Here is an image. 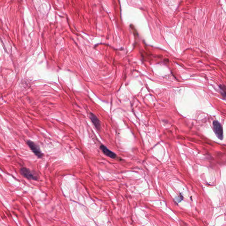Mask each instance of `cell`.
Segmentation results:
<instances>
[{"label": "cell", "instance_id": "1", "mask_svg": "<svg viewBox=\"0 0 226 226\" xmlns=\"http://www.w3.org/2000/svg\"><path fill=\"white\" fill-rule=\"evenodd\" d=\"M27 144L32 152L38 158H42L43 156L44 155L42 152L41 150L38 145L30 140H28Z\"/></svg>", "mask_w": 226, "mask_h": 226}, {"label": "cell", "instance_id": "2", "mask_svg": "<svg viewBox=\"0 0 226 226\" xmlns=\"http://www.w3.org/2000/svg\"><path fill=\"white\" fill-rule=\"evenodd\" d=\"M20 173L22 176L28 179L35 181L39 179L37 175L27 168H21L20 169Z\"/></svg>", "mask_w": 226, "mask_h": 226}, {"label": "cell", "instance_id": "3", "mask_svg": "<svg viewBox=\"0 0 226 226\" xmlns=\"http://www.w3.org/2000/svg\"><path fill=\"white\" fill-rule=\"evenodd\" d=\"M213 127L216 136L219 139L222 140L223 138V130L220 124L217 121H214L213 122Z\"/></svg>", "mask_w": 226, "mask_h": 226}, {"label": "cell", "instance_id": "4", "mask_svg": "<svg viewBox=\"0 0 226 226\" xmlns=\"http://www.w3.org/2000/svg\"><path fill=\"white\" fill-rule=\"evenodd\" d=\"M100 148L102 150L103 153L107 156L113 159H115L117 157V155L115 153L109 150L108 148L106 147V146L104 145H101L100 146Z\"/></svg>", "mask_w": 226, "mask_h": 226}, {"label": "cell", "instance_id": "5", "mask_svg": "<svg viewBox=\"0 0 226 226\" xmlns=\"http://www.w3.org/2000/svg\"><path fill=\"white\" fill-rule=\"evenodd\" d=\"M90 118L96 129L98 130H99L101 129V124H100L99 120L98 119L97 117L92 113H91Z\"/></svg>", "mask_w": 226, "mask_h": 226}]
</instances>
